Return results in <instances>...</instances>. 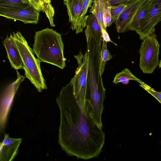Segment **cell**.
Returning <instances> with one entry per match:
<instances>
[{
  "mask_svg": "<svg viewBox=\"0 0 161 161\" xmlns=\"http://www.w3.org/2000/svg\"><path fill=\"white\" fill-rule=\"evenodd\" d=\"M12 67L16 70L23 69L22 58L13 34H10L3 42Z\"/></svg>",
  "mask_w": 161,
  "mask_h": 161,
  "instance_id": "12",
  "label": "cell"
},
{
  "mask_svg": "<svg viewBox=\"0 0 161 161\" xmlns=\"http://www.w3.org/2000/svg\"><path fill=\"white\" fill-rule=\"evenodd\" d=\"M106 44L103 39L100 58V71L102 75L104 72L107 62L112 58V55L107 49Z\"/></svg>",
  "mask_w": 161,
  "mask_h": 161,
  "instance_id": "18",
  "label": "cell"
},
{
  "mask_svg": "<svg viewBox=\"0 0 161 161\" xmlns=\"http://www.w3.org/2000/svg\"><path fill=\"white\" fill-rule=\"evenodd\" d=\"M106 30L104 29H101V32L103 39L104 40L106 43L108 42H111L116 45H117L115 43L113 42L111 40L109 35Z\"/></svg>",
  "mask_w": 161,
  "mask_h": 161,
  "instance_id": "26",
  "label": "cell"
},
{
  "mask_svg": "<svg viewBox=\"0 0 161 161\" xmlns=\"http://www.w3.org/2000/svg\"><path fill=\"white\" fill-rule=\"evenodd\" d=\"M74 57L77 61L78 67L71 80L72 82L74 93L78 104L83 111L87 85L88 56L87 51L83 55L80 51L77 55H74Z\"/></svg>",
  "mask_w": 161,
  "mask_h": 161,
  "instance_id": "6",
  "label": "cell"
},
{
  "mask_svg": "<svg viewBox=\"0 0 161 161\" xmlns=\"http://www.w3.org/2000/svg\"><path fill=\"white\" fill-rule=\"evenodd\" d=\"M85 33L86 40L88 64L83 111L86 116L101 125L102 124V115L104 108L106 91L100 71L101 46L86 28Z\"/></svg>",
  "mask_w": 161,
  "mask_h": 161,
  "instance_id": "2",
  "label": "cell"
},
{
  "mask_svg": "<svg viewBox=\"0 0 161 161\" xmlns=\"http://www.w3.org/2000/svg\"><path fill=\"white\" fill-rule=\"evenodd\" d=\"M25 3H28L40 12L42 11L41 3L40 0H23Z\"/></svg>",
  "mask_w": 161,
  "mask_h": 161,
  "instance_id": "24",
  "label": "cell"
},
{
  "mask_svg": "<svg viewBox=\"0 0 161 161\" xmlns=\"http://www.w3.org/2000/svg\"><path fill=\"white\" fill-rule=\"evenodd\" d=\"M160 92L161 93V92Z\"/></svg>",
  "mask_w": 161,
  "mask_h": 161,
  "instance_id": "27",
  "label": "cell"
},
{
  "mask_svg": "<svg viewBox=\"0 0 161 161\" xmlns=\"http://www.w3.org/2000/svg\"><path fill=\"white\" fill-rule=\"evenodd\" d=\"M13 35L22 58L25 77L39 92L47 89L46 81L41 70V61L35 57L33 49L20 32H13Z\"/></svg>",
  "mask_w": 161,
  "mask_h": 161,
  "instance_id": "4",
  "label": "cell"
},
{
  "mask_svg": "<svg viewBox=\"0 0 161 161\" xmlns=\"http://www.w3.org/2000/svg\"><path fill=\"white\" fill-rule=\"evenodd\" d=\"M29 5L28 3H24L23 0H0V8H21Z\"/></svg>",
  "mask_w": 161,
  "mask_h": 161,
  "instance_id": "19",
  "label": "cell"
},
{
  "mask_svg": "<svg viewBox=\"0 0 161 161\" xmlns=\"http://www.w3.org/2000/svg\"><path fill=\"white\" fill-rule=\"evenodd\" d=\"M130 80L136 81L139 83L142 81L136 77L129 69L125 68L122 71L116 74L113 82L115 84L120 82L124 84L127 85Z\"/></svg>",
  "mask_w": 161,
  "mask_h": 161,
  "instance_id": "17",
  "label": "cell"
},
{
  "mask_svg": "<svg viewBox=\"0 0 161 161\" xmlns=\"http://www.w3.org/2000/svg\"><path fill=\"white\" fill-rule=\"evenodd\" d=\"M33 50L41 62L55 65L61 69L65 66L64 45L61 35L47 28L36 31Z\"/></svg>",
  "mask_w": 161,
  "mask_h": 161,
  "instance_id": "3",
  "label": "cell"
},
{
  "mask_svg": "<svg viewBox=\"0 0 161 161\" xmlns=\"http://www.w3.org/2000/svg\"><path fill=\"white\" fill-rule=\"evenodd\" d=\"M161 21V0H153V5L148 14L139 25L136 31L140 39L156 36L155 27Z\"/></svg>",
  "mask_w": 161,
  "mask_h": 161,
  "instance_id": "7",
  "label": "cell"
},
{
  "mask_svg": "<svg viewBox=\"0 0 161 161\" xmlns=\"http://www.w3.org/2000/svg\"><path fill=\"white\" fill-rule=\"evenodd\" d=\"M111 5L108 2V0H106L103 17V25L105 30L107 27L110 26L113 22L111 14Z\"/></svg>",
  "mask_w": 161,
  "mask_h": 161,
  "instance_id": "20",
  "label": "cell"
},
{
  "mask_svg": "<svg viewBox=\"0 0 161 161\" xmlns=\"http://www.w3.org/2000/svg\"><path fill=\"white\" fill-rule=\"evenodd\" d=\"M22 138L10 137L8 134H4L3 141L0 143V161H11L18 153L19 147Z\"/></svg>",
  "mask_w": 161,
  "mask_h": 161,
  "instance_id": "11",
  "label": "cell"
},
{
  "mask_svg": "<svg viewBox=\"0 0 161 161\" xmlns=\"http://www.w3.org/2000/svg\"><path fill=\"white\" fill-rule=\"evenodd\" d=\"M40 12L30 5L21 8H0V16L7 19L19 20L25 24H37Z\"/></svg>",
  "mask_w": 161,
  "mask_h": 161,
  "instance_id": "8",
  "label": "cell"
},
{
  "mask_svg": "<svg viewBox=\"0 0 161 161\" xmlns=\"http://www.w3.org/2000/svg\"><path fill=\"white\" fill-rule=\"evenodd\" d=\"M106 0H92V4L89 12L96 17L101 29H104L103 25V13Z\"/></svg>",
  "mask_w": 161,
  "mask_h": 161,
  "instance_id": "16",
  "label": "cell"
},
{
  "mask_svg": "<svg viewBox=\"0 0 161 161\" xmlns=\"http://www.w3.org/2000/svg\"><path fill=\"white\" fill-rule=\"evenodd\" d=\"M159 45L156 36L144 38L139 50V66L145 74H152L158 65Z\"/></svg>",
  "mask_w": 161,
  "mask_h": 161,
  "instance_id": "5",
  "label": "cell"
},
{
  "mask_svg": "<svg viewBox=\"0 0 161 161\" xmlns=\"http://www.w3.org/2000/svg\"><path fill=\"white\" fill-rule=\"evenodd\" d=\"M134 0H108V2L111 6H115L121 4H127Z\"/></svg>",
  "mask_w": 161,
  "mask_h": 161,
  "instance_id": "25",
  "label": "cell"
},
{
  "mask_svg": "<svg viewBox=\"0 0 161 161\" xmlns=\"http://www.w3.org/2000/svg\"><path fill=\"white\" fill-rule=\"evenodd\" d=\"M17 79L13 82L8 86L1 94L0 115L1 131L3 130L5 125L7 116L13 101L14 98L20 83L25 77L20 74L16 70Z\"/></svg>",
  "mask_w": 161,
  "mask_h": 161,
  "instance_id": "9",
  "label": "cell"
},
{
  "mask_svg": "<svg viewBox=\"0 0 161 161\" xmlns=\"http://www.w3.org/2000/svg\"><path fill=\"white\" fill-rule=\"evenodd\" d=\"M127 4H121L111 7V14L113 22L115 24Z\"/></svg>",
  "mask_w": 161,
  "mask_h": 161,
  "instance_id": "21",
  "label": "cell"
},
{
  "mask_svg": "<svg viewBox=\"0 0 161 161\" xmlns=\"http://www.w3.org/2000/svg\"><path fill=\"white\" fill-rule=\"evenodd\" d=\"M84 0H64L71 23L70 28L75 31L77 23L81 15Z\"/></svg>",
  "mask_w": 161,
  "mask_h": 161,
  "instance_id": "13",
  "label": "cell"
},
{
  "mask_svg": "<svg viewBox=\"0 0 161 161\" xmlns=\"http://www.w3.org/2000/svg\"><path fill=\"white\" fill-rule=\"evenodd\" d=\"M86 28L93 36L99 45L101 46L103 38L101 29L95 16L91 14L88 15L86 24Z\"/></svg>",
  "mask_w": 161,
  "mask_h": 161,
  "instance_id": "15",
  "label": "cell"
},
{
  "mask_svg": "<svg viewBox=\"0 0 161 161\" xmlns=\"http://www.w3.org/2000/svg\"></svg>",
  "mask_w": 161,
  "mask_h": 161,
  "instance_id": "28",
  "label": "cell"
},
{
  "mask_svg": "<svg viewBox=\"0 0 161 161\" xmlns=\"http://www.w3.org/2000/svg\"><path fill=\"white\" fill-rule=\"evenodd\" d=\"M56 102L60 114L58 142L62 149L78 159L98 157L104 144L105 133L78 104L71 80L62 88Z\"/></svg>",
  "mask_w": 161,
  "mask_h": 161,
  "instance_id": "1",
  "label": "cell"
},
{
  "mask_svg": "<svg viewBox=\"0 0 161 161\" xmlns=\"http://www.w3.org/2000/svg\"><path fill=\"white\" fill-rule=\"evenodd\" d=\"M42 8V11L46 15H50L53 13L54 10L51 3V0H40Z\"/></svg>",
  "mask_w": 161,
  "mask_h": 161,
  "instance_id": "23",
  "label": "cell"
},
{
  "mask_svg": "<svg viewBox=\"0 0 161 161\" xmlns=\"http://www.w3.org/2000/svg\"><path fill=\"white\" fill-rule=\"evenodd\" d=\"M153 0H146L136 12L129 28V31H136L143 20L147 15L153 5Z\"/></svg>",
  "mask_w": 161,
  "mask_h": 161,
  "instance_id": "14",
  "label": "cell"
},
{
  "mask_svg": "<svg viewBox=\"0 0 161 161\" xmlns=\"http://www.w3.org/2000/svg\"><path fill=\"white\" fill-rule=\"evenodd\" d=\"M146 0H134L128 3L115 23L117 32L124 33L129 28L138 9Z\"/></svg>",
  "mask_w": 161,
  "mask_h": 161,
  "instance_id": "10",
  "label": "cell"
},
{
  "mask_svg": "<svg viewBox=\"0 0 161 161\" xmlns=\"http://www.w3.org/2000/svg\"><path fill=\"white\" fill-rule=\"evenodd\" d=\"M139 84L140 86L154 97L161 104V93L160 92L155 90L154 89L142 81Z\"/></svg>",
  "mask_w": 161,
  "mask_h": 161,
  "instance_id": "22",
  "label": "cell"
}]
</instances>
